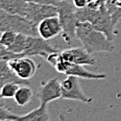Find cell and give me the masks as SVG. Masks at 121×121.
I'll use <instances>...</instances> for the list:
<instances>
[{"mask_svg": "<svg viewBox=\"0 0 121 121\" xmlns=\"http://www.w3.org/2000/svg\"><path fill=\"white\" fill-rule=\"evenodd\" d=\"M75 38L91 54L95 52H113L115 50L112 40L103 32L95 29L91 22H78L76 25Z\"/></svg>", "mask_w": 121, "mask_h": 121, "instance_id": "1", "label": "cell"}, {"mask_svg": "<svg viewBox=\"0 0 121 121\" xmlns=\"http://www.w3.org/2000/svg\"><path fill=\"white\" fill-rule=\"evenodd\" d=\"M12 30L26 36H39L38 24L28 18L20 15H12L2 11L0 14V32Z\"/></svg>", "mask_w": 121, "mask_h": 121, "instance_id": "2", "label": "cell"}, {"mask_svg": "<svg viewBox=\"0 0 121 121\" xmlns=\"http://www.w3.org/2000/svg\"><path fill=\"white\" fill-rule=\"evenodd\" d=\"M59 9V18L62 24V37L65 42L71 43V41L75 38L76 32V25L78 20L75 15L76 7L74 4H71L69 0L60 1L57 4Z\"/></svg>", "mask_w": 121, "mask_h": 121, "instance_id": "3", "label": "cell"}, {"mask_svg": "<svg viewBox=\"0 0 121 121\" xmlns=\"http://www.w3.org/2000/svg\"><path fill=\"white\" fill-rule=\"evenodd\" d=\"M62 98L68 100H77L84 103H91L92 98L89 97L80 87L79 77L74 75H67L65 79L60 82Z\"/></svg>", "mask_w": 121, "mask_h": 121, "instance_id": "4", "label": "cell"}, {"mask_svg": "<svg viewBox=\"0 0 121 121\" xmlns=\"http://www.w3.org/2000/svg\"><path fill=\"white\" fill-rule=\"evenodd\" d=\"M57 51L48 43V40L43 39L40 36H27L26 46L23 51V56H42L47 59L49 54Z\"/></svg>", "mask_w": 121, "mask_h": 121, "instance_id": "5", "label": "cell"}, {"mask_svg": "<svg viewBox=\"0 0 121 121\" xmlns=\"http://www.w3.org/2000/svg\"><path fill=\"white\" fill-rule=\"evenodd\" d=\"M91 23L93 24L95 29L99 30L103 32L110 40H114L115 37V26L116 25L113 22L112 16H111L110 12L108 11L107 6L102 5L99 9H97L94 13Z\"/></svg>", "mask_w": 121, "mask_h": 121, "instance_id": "6", "label": "cell"}, {"mask_svg": "<svg viewBox=\"0 0 121 121\" xmlns=\"http://www.w3.org/2000/svg\"><path fill=\"white\" fill-rule=\"evenodd\" d=\"M9 66L22 79L29 80L37 73V64L30 56H18L7 60Z\"/></svg>", "mask_w": 121, "mask_h": 121, "instance_id": "7", "label": "cell"}, {"mask_svg": "<svg viewBox=\"0 0 121 121\" xmlns=\"http://www.w3.org/2000/svg\"><path fill=\"white\" fill-rule=\"evenodd\" d=\"M37 98L43 105H47L49 102L62 98V88L59 78H51L43 82L37 93Z\"/></svg>", "mask_w": 121, "mask_h": 121, "instance_id": "8", "label": "cell"}, {"mask_svg": "<svg viewBox=\"0 0 121 121\" xmlns=\"http://www.w3.org/2000/svg\"><path fill=\"white\" fill-rule=\"evenodd\" d=\"M59 16V9L54 4H41L29 2L27 7L26 18L34 21L35 23L39 24L42 20L49 18V17Z\"/></svg>", "mask_w": 121, "mask_h": 121, "instance_id": "9", "label": "cell"}, {"mask_svg": "<svg viewBox=\"0 0 121 121\" xmlns=\"http://www.w3.org/2000/svg\"><path fill=\"white\" fill-rule=\"evenodd\" d=\"M62 24H60L59 16L49 17L38 24V32L39 36L42 37L45 40H51L53 38L57 37L59 35H62Z\"/></svg>", "mask_w": 121, "mask_h": 121, "instance_id": "10", "label": "cell"}, {"mask_svg": "<svg viewBox=\"0 0 121 121\" xmlns=\"http://www.w3.org/2000/svg\"><path fill=\"white\" fill-rule=\"evenodd\" d=\"M60 54L65 60H67L70 63L80 65H89V66H94L96 60L92 56L90 52H88L84 47H75V48H68L63 51H60Z\"/></svg>", "mask_w": 121, "mask_h": 121, "instance_id": "11", "label": "cell"}, {"mask_svg": "<svg viewBox=\"0 0 121 121\" xmlns=\"http://www.w3.org/2000/svg\"><path fill=\"white\" fill-rule=\"evenodd\" d=\"M7 82H14V84L18 85H28V80L20 78L11 69L7 60H1L0 62V88Z\"/></svg>", "mask_w": 121, "mask_h": 121, "instance_id": "12", "label": "cell"}, {"mask_svg": "<svg viewBox=\"0 0 121 121\" xmlns=\"http://www.w3.org/2000/svg\"><path fill=\"white\" fill-rule=\"evenodd\" d=\"M28 2L24 0H0V9L12 15L26 16Z\"/></svg>", "mask_w": 121, "mask_h": 121, "instance_id": "13", "label": "cell"}, {"mask_svg": "<svg viewBox=\"0 0 121 121\" xmlns=\"http://www.w3.org/2000/svg\"><path fill=\"white\" fill-rule=\"evenodd\" d=\"M66 75H74L79 78H85V79H104L107 75L104 74H96L91 71H88L84 67V65L80 64H74L71 63L67 71L65 72Z\"/></svg>", "mask_w": 121, "mask_h": 121, "instance_id": "14", "label": "cell"}, {"mask_svg": "<svg viewBox=\"0 0 121 121\" xmlns=\"http://www.w3.org/2000/svg\"><path fill=\"white\" fill-rule=\"evenodd\" d=\"M50 119L49 112L47 109V105L41 104L39 108H36L35 110L26 113L25 115L20 116V121H48Z\"/></svg>", "mask_w": 121, "mask_h": 121, "instance_id": "15", "label": "cell"}, {"mask_svg": "<svg viewBox=\"0 0 121 121\" xmlns=\"http://www.w3.org/2000/svg\"><path fill=\"white\" fill-rule=\"evenodd\" d=\"M32 96H34V93H32L31 88L27 85H20L14 97V100L20 107H25L31 101Z\"/></svg>", "mask_w": 121, "mask_h": 121, "instance_id": "16", "label": "cell"}, {"mask_svg": "<svg viewBox=\"0 0 121 121\" xmlns=\"http://www.w3.org/2000/svg\"><path fill=\"white\" fill-rule=\"evenodd\" d=\"M26 40L27 36L24 34H17L16 40L14 41V43L11 45L9 47H7V49L9 51L14 52V53H18L21 54L23 53V51L25 50V46H26Z\"/></svg>", "mask_w": 121, "mask_h": 121, "instance_id": "17", "label": "cell"}, {"mask_svg": "<svg viewBox=\"0 0 121 121\" xmlns=\"http://www.w3.org/2000/svg\"><path fill=\"white\" fill-rule=\"evenodd\" d=\"M20 85L18 84H14V82H7V84H4L0 88V94L3 99H11V98H14L15 95H16L17 90L19 89Z\"/></svg>", "mask_w": 121, "mask_h": 121, "instance_id": "18", "label": "cell"}, {"mask_svg": "<svg viewBox=\"0 0 121 121\" xmlns=\"http://www.w3.org/2000/svg\"><path fill=\"white\" fill-rule=\"evenodd\" d=\"M17 37V32L12 31V30H5V31H2L0 35V39H1L2 43L5 45V47H9L11 45L14 43V41L16 40Z\"/></svg>", "mask_w": 121, "mask_h": 121, "instance_id": "19", "label": "cell"}, {"mask_svg": "<svg viewBox=\"0 0 121 121\" xmlns=\"http://www.w3.org/2000/svg\"><path fill=\"white\" fill-rule=\"evenodd\" d=\"M20 116L14 114L9 110H7L5 107L0 105V120L1 121H6V120H19Z\"/></svg>", "mask_w": 121, "mask_h": 121, "instance_id": "20", "label": "cell"}, {"mask_svg": "<svg viewBox=\"0 0 121 121\" xmlns=\"http://www.w3.org/2000/svg\"><path fill=\"white\" fill-rule=\"evenodd\" d=\"M25 2H32V3H41V4H54V5H57L60 1H56V0H24Z\"/></svg>", "mask_w": 121, "mask_h": 121, "instance_id": "21", "label": "cell"}, {"mask_svg": "<svg viewBox=\"0 0 121 121\" xmlns=\"http://www.w3.org/2000/svg\"><path fill=\"white\" fill-rule=\"evenodd\" d=\"M111 16H112V19H113V22H114L115 25L118 24V22L121 20V6L118 7L116 11L113 13V14H111Z\"/></svg>", "mask_w": 121, "mask_h": 121, "instance_id": "22", "label": "cell"}, {"mask_svg": "<svg viewBox=\"0 0 121 121\" xmlns=\"http://www.w3.org/2000/svg\"><path fill=\"white\" fill-rule=\"evenodd\" d=\"M90 0H73V4L76 9H82V7L88 6Z\"/></svg>", "mask_w": 121, "mask_h": 121, "instance_id": "23", "label": "cell"}, {"mask_svg": "<svg viewBox=\"0 0 121 121\" xmlns=\"http://www.w3.org/2000/svg\"><path fill=\"white\" fill-rule=\"evenodd\" d=\"M4 49H6V47H5V45L2 43L1 39H0V51H2V50H4Z\"/></svg>", "mask_w": 121, "mask_h": 121, "instance_id": "24", "label": "cell"}, {"mask_svg": "<svg viewBox=\"0 0 121 121\" xmlns=\"http://www.w3.org/2000/svg\"><path fill=\"white\" fill-rule=\"evenodd\" d=\"M2 99H3V98H2L1 94H0V105H1V101H2Z\"/></svg>", "mask_w": 121, "mask_h": 121, "instance_id": "25", "label": "cell"}, {"mask_svg": "<svg viewBox=\"0 0 121 121\" xmlns=\"http://www.w3.org/2000/svg\"><path fill=\"white\" fill-rule=\"evenodd\" d=\"M56 1H64V0H56Z\"/></svg>", "mask_w": 121, "mask_h": 121, "instance_id": "26", "label": "cell"}, {"mask_svg": "<svg viewBox=\"0 0 121 121\" xmlns=\"http://www.w3.org/2000/svg\"><path fill=\"white\" fill-rule=\"evenodd\" d=\"M1 12H2V9H0V14H1Z\"/></svg>", "mask_w": 121, "mask_h": 121, "instance_id": "27", "label": "cell"}]
</instances>
